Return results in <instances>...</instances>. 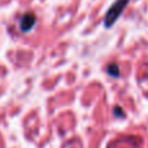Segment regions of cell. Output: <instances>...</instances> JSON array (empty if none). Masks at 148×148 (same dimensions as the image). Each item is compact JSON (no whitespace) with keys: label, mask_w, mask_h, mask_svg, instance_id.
I'll return each mask as SVG.
<instances>
[{"label":"cell","mask_w":148,"mask_h":148,"mask_svg":"<svg viewBox=\"0 0 148 148\" xmlns=\"http://www.w3.org/2000/svg\"><path fill=\"white\" fill-rule=\"evenodd\" d=\"M130 0H116L112 4V7L108 9L107 14L104 17V26L105 27H110L114 25V22L118 20V17L121 16V13L123 12V9L126 8V5L129 4Z\"/></svg>","instance_id":"cell-1"},{"label":"cell","mask_w":148,"mask_h":148,"mask_svg":"<svg viewBox=\"0 0 148 148\" xmlns=\"http://www.w3.org/2000/svg\"><path fill=\"white\" fill-rule=\"evenodd\" d=\"M35 22H36V17L34 13H26V14H23L22 18H21V22H20L21 31H22V33L30 31L31 29L34 27Z\"/></svg>","instance_id":"cell-2"},{"label":"cell","mask_w":148,"mask_h":148,"mask_svg":"<svg viewBox=\"0 0 148 148\" xmlns=\"http://www.w3.org/2000/svg\"><path fill=\"white\" fill-rule=\"evenodd\" d=\"M107 73L109 74V75L114 77V78H117L118 75H120V69H118V66L116 64H110L109 66L107 68Z\"/></svg>","instance_id":"cell-3"},{"label":"cell","mask_w":148,"mask_h":148,"mask_svg":"<svg viewBox=\"0 0 148 148\" xmlns=\"http://www.w3.org/2000/svg\"><path fill=\"white\" fill-rule=\"evenodd\" d=\"M114 112H116V114H117V116H118V114H120V116H123V113H122V109H120V108H118V107H117V108H116V109H114Z\"/></svg>","instance_id":"cell-4"}]
</instances>
